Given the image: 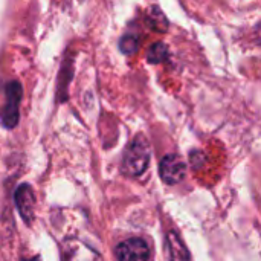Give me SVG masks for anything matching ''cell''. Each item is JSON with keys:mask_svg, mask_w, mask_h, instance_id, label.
Here are the masks:
<instances>
[{"mask_svg": "<svg viewBox=\"0 0 261 261\" xmlns=\"http://www.w3.org/2000/svg\"><path fill=\"white\" fill-rule=\"evenodd\" d=\"M5 95H6V101L0 113V119H2V124L11 130L18 124V118H20L18 106H20L21 95H23L20 83L17 81L9 83L5 89Z\"/></svg>", "mask_w": 261, "mask_h": 261, "instance_id": "7a4b0ae2", "label": "cell"}, {"mask_svg": "<svg viewBox=\"0 0 261 261\" xmlns=\"http://www.w3.org/2000/svg\"><path fill=\"white\" fill-rule=\"evenodd\" d=\"M159 174L161 179L167 185H176L184 180L187 174V165L185 162L176 156V154H167L159 165Z\"/></svg>", "mask_w": 261, "mask_h": 261, "instance_id": "277c9868", "label": "cell"}, {"mask_svg": "<svg viewBox=\"0 0 261 261\" xmlns=\"http://www.w3.org/2000/svg\"><path fill=\"white\" fill-rule=\"evenodd\" d=\"M115 257L118 261H148L150 248L145 240L133 237L116 246Z\"/></svg>", "mask_w": 261, "mask_h": 261, "instance_id": "3957f363", "label": "cell"}, {"mask_svg": "<svg viewBox=\"0 0 261 261\" xmlns=\"http://www.w3.org/2000/svg\"><path fill=\"white\" fill-rule=\"evenodd\" d=\"M138 46H139V40H138V37H135V35H132V34L122 35V38H121V41H119L121 52H122V54H127V55L135 54L136 49H138Z\"/></svg>", "mask_w": 261, "mask_h": 261, "instance_id": "ba28073f", "label": "cell"}, {"mask_svg": "<svg viewBox=\"0 0 261 261\" xmlns=\"http://www.w3.org/2000/svg\"><path fill=\"white\" fill-rule=\"evenodd\" d=\"M167 246L170 252V261H190V254L176 232H168L167 236Z\"/></svg>", "mask_w": 261, "mask_h": 261, "instance_id": "8992f818", "label": "cell"}, {"mask_svg": "<svg viewBox=\"0 0 261 261\" xmlns=\"http://www.w3.org/2000/svg\"><path fill=\"white\" fill-rule=\"evenodd\" d=\"M151 158L150 145L145 136L138 135L127 147L122 159V171L130 177H138L145 173Z\"/></svg>", "mask_w": 261, "mask_h": 261, "instance_id": "6da1fadb", "label": "cell"}, {"mask_svg": "<svg viewBox=\"0 0 261 261\" xmlns=\"http://www.w3.org/2000/svg\"><path fill=\"white\" fill-rule=\"evenodd\" d=\"M168 57V49L164 43H154L147 50V61L151 64H159Z\"/></svg>", "mask_w": 261, "mask_h": 261, "instance_id": "52a82bcc", "label": "cell"}, {"mask_svg": "<svg viewBox=\"0 0 261 261\" xmlns=\"http://www.w3.org/2000/svg\"><path fill=\"white\" fill-rule=\"evenodd\" d=\"M15 205L26 223L32 222L34 217V208H35V196L29 185L23 184L15 191Z\"/></svg>", "mask_w": 261, "mask_h": 261, "instance_id": "5b68a950", "label": "cell"}]
</instances>
